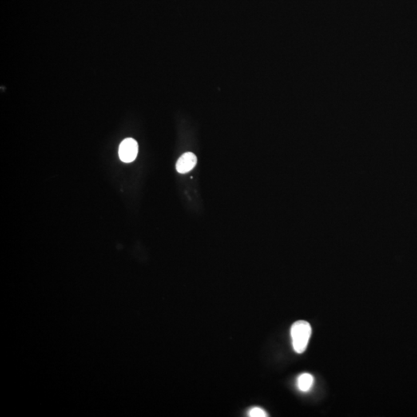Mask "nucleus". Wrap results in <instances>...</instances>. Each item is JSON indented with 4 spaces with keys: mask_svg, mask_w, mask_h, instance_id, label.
Instances as JSON below:
<instances>
[{
    "mask_svg": "<svg viewBox=\"0 0 417 417\" xmlns=\"http://www.w3.org/2000/svg\"><path fill=\"white\" fill-rule=\"evenodd\" d=\"M314 383V377L309 373H303L299 377L297 386L301 392H307L311 390Z\"/></svg>",
    "mask_w": 417,
    "mask_h": 417,
    "instance_id": "4",
    "label": "nucleus"
},
{
    "mask_svg": "<svg viewBox=\"0 0 417 417\" xmlns=\"http://www.w3.org/2000/svg\"><path fill=\"white\" fill-rule=\"evenodd\" d=\"M197 163V158L195 154L192 152H186L179 159L176 163L177 172L181 174L187 173L190 172L192 168L196 166Z\"/></svg>",
    "mask_w": 417,
    "mask_h": 417,
    "instance_id": "3",
    "label": "nucleus"
},
{
    "mask_svg": "<svg viewBox=\"0 0 417 417\" xmlns=\"http://www.w3.org/2000/svg\"><path fill=\"white\" fill-rule=\"evenodd\" d=\"M311 335V324L305 321L295 322L291 328L293 348L297 353H303L307 348Z\"/></svg>",
    "mask_w": 417,
    "mask_h": 417,
    "instance_id": "1",
    "label": "nucleus"
},
{
    "mask_svg": "<svg viewBox=\"0 0 417 417\" xmlns=\"http://www.w3.org/2000/svg\"><path fill=\"white\" fill-rule=\"evenodd\" d=\"M139 152V145L135 139H128L123 140L119 146V157L124 162L129 163L133 162L137 157Z\"/></svg>",
    "mask_w": 417,
    "mask_h": 417,
    "instance_id": "2",
    "label": "nucleus"
},
{
    "mask_svg": "<svg viewBox=\"0 0 417 417\" xmlns=\"http://www.w3.org/2000/svg\"><path fill=\"white\" fill-rule=\"evenodd\" d=\"M247 416L251 417H266L267 414L265 410L260 407H253L247 412Z\"/></svg>",
    "mask_w": 417,
    "mask_h": 417,
    "instance_id": "5",
    "label": "nucleus"
}]
</instances>
